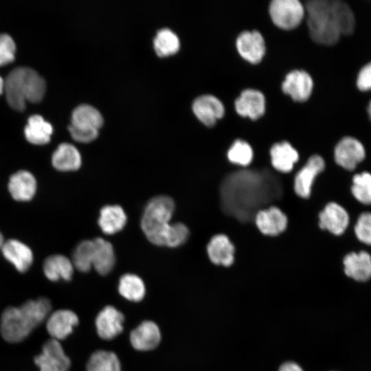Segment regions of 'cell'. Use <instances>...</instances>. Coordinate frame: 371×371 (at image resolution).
I'll use <instances>...</instances> for the list:
<instances>
[{
    "mask_svg": "<svg viewBox=\"0 0 371 371\" xmlns=\"http://www.w3.org/2000/svg\"><path fill=\"white\" fill-rule=\"evenodd\" d=\"M280 183L267 170H241L226 177L221 187L224 212L241 221L256 216L262 206L280 198Z\"/></svg>",
    "mask_w": 371,
    "mask_h": 371,
    "instance_id": "6da1fadb",
    "label": "cell"
},
{
    "mask_svg": "<svg viewBox=\"0 0 371 371\" xmlns=\"http://www.w3.org/2000/svg\"><path fill=\"white\" fill-rule=\"evenodd\" d=\"M52 305L44 297L29 300L18 307L10 306L1 314L0 332L10 343L24 340L49 315Z\"/></svg>",
    "mask_w": 371,
    "mask_h": 371,
    "instance_id": "7a4b0ae2",
    "label": "cell"
},
{
    "mask_svg": "<svg viewBox=\"0 0 371 371\" xmlns=\"http://www.w3.org/2000/svg\"><path fill=\"white\" fill-rule=\"evenodd\" d=\"M44 79L28 67H17L11 71L4 80L3 91L8 104L14 110L23 111L25 102H40L45 93Z\"/></svg>",
    "mask_w": 371,
    "mask_h": 371,
    "instance_id": "3957f363",
    "label": "cell"
},
{
    "mask_svg": "<svg viewBox=\"0 0 371 371\" xmlns=\"http://www.w3.org/2000/svg\"><path fill=\"white\" fill-rule=\"evenodd\" d=\"M307 25L311 39L316 43L331 46L341 34L333 0H312L306 3Z\"/></svg>",
    "mask_w": 371,
    "mask_h": 371,
    "instance_id": "277c9868",
    "label": "cell"
},
{
    "mask_svg": "<svg viewBox=\"0 0 371 371\" xmlns=\"http://www.w3.org/2000/svg\"><path fill=\"white\" fill-rule=\"evenodd\" d=\"M174 211L175 203L168 196L159 195L148 201L142 216L141 227L151 243L165 246Z\"/></svg>",
    "mask_w": 371,
    "mask_h": 371,
    "instance_id": "5b68a950",
    "label": "cell"
},
{
    "mask_svg": "<svg viewBox=\"0 0 371 371\" xmlns=\"http://www.w3.org/2000/svg\"><path fill=\"white\" fill-rule=\"evenodd\" d=\"M305 8L297 0H274L269 5L273 23L284 30L296 27L302 20Z\"/></svg>",
    "mask_w": 371,
    "mask_h": 371,
    "instance_id": "8992f818",
    "label": "cell"
},
{
    "mask_svg": "<svg viewBox=\"0 0 371 371\" xmlns=\"http://www.w3.org/2000/svg\"><path fill=\"white\" fill-rule=\"evenodd\" d=\"M40 371H69L71 361L59 341L50 339L42 346L41 353L34 357Z\"/></svg>",
    "mask_w": 371,
    "mask_h": 371,
    "instance_id": "52a82bcc",
    "label": "cell"
},
{
    "mask_svg": "<svg viewBox=\"0 0 371 371\" xmlns=\"http://www.w3.org/2000/svg\"><path fill=\"white\" fill-rule=\"evenodd\" d=\"M363 144L357 138L346 136L341 138L334 150L335 162L343 168L353 170L366 157Z\"/></svg>",
    "mask_w": 371,
    "mask_h": 371,
    "instance_id": "ba28073f",
    "label": "cell"
},
{
    "mask_svg": "<svg viewBox=\"0 0 371 371\" xmlns=\"http://www.w3.org/2000/svg\"><path fill=\"white\" fill-rule=\"evenodd\" d=\"M124 317L112 306L104 307L95 318V327L98 336L104 340H111L123 330Z\"/></svg>",
    "mask_w": 371,
    "mask_h": 371,
    "instance_id": "9c48e42d",
    "label": "cell"
},
{
    "mask_svg": "<svg viewBox=\"0 0 371 371\" xmlns=\"http://www.w3.org/2000/svg\"><path fill=\"white\" fill-rule=\"evenodd\" d=\"M313 88L311 76L305 71L294 70L289 73L282 85L283 92L296 102L308 99Z\"/></svg>",
    "mask_w": 371,
    "mask_h": 371,
    "instance_id": "30bf717a",
    "label": "cell"
},
{
    "mask_svg": "<svg viewBox=\"0 0 371 371\" xmlns=\"http://www.w3.org/2000/svg\"><path fill=\"white\" fill-rule=\"evenodd\" d=\"M236 47L240 55L253 64L259 63L265 53V40L258 31L241 32L236 39Z\"/></svg>",
    "mask_w": 371,
    "mask_h": 371,
    "instance_id": "8fae6325",
    "label": "cell"
},
{
    "mask_svg": "<svg viewBox=\"0 0 371 371\" xmlns=\"http://www.w3.org/2000/svg\"><path fill=\"white\" fill-rule=\"evenodd\" d=\"M325 167L324 159L319 155L311 157L305 166L297 172L294 181V190L302 198H308L315 177Z\"/></svg>",
    "mask_w": 371,
    "mask_h": 371,
    "instance_id": "7c38bea8",
    "label": "cell"
},
{
    "mask_svg": "<svg viewBox=\"0 0 371 371\" xmlns=\"http://www.w3.org/2000/svg\"><path fill=\"white\" fill-rule=\"evenodd\" d=\"M78 324V317L74 312L59 309L48 316L46 328L52 339L60 341L67 337Z\"/></svg>",
    "mask_w": 371,
    "mask_h": 371,
    "instance_id": "4fadbf2b",
    "label": "cell"
},
{
    "mask_svg": "<svg viewBox=\"0 0 371 371\" xmlns=\"http://www.w3.org/2000/svg\"><path fill=\"white\" fill-rule=\"evenodd\" d=\"M192 111L205 126H212L225 112L222 102L212 95H201L193 101Z\"/></svg>",
    "mask_w": 371,
    "mask_h": 371,
    "instance_id": "5bb4252c",
    "label": "cell"
},
{
    "mask_svg": "<svg viewBox=\"0 0 371 371\" xmlns=\"http://www.w3.org/2000/svg\"><path fill=\"white\" fill-rule=\"evenodd\" d=\"M319 227L337 236L346 230L350 221L347 211L335 202L328 203L319 213Z\"/></svg>",
    "mask_w": 371,
    "mask_h": 371,
    "instance_id": "9a60e30c",
    "label": "cell"
},
{
    "mask_svg": "<svg viewBox=\"0 0 371 371\" xmlns=\"http://www.w3.org/2000/svg\"><path fill=\"white\" fill-rule=\"evenodd\" d=\"M161 341L158 326L152 321H144L133 329L130 335L132 346L140 351H148L157 347Z\"/></svg>",
    "mask_w": 371,
    "mask_h": 371,
    "instance_id": "2e32d148",
    "label": "cell"
},
{
    "mask_svg": "<svg viewBox=\"0 0 371 371\" xmlns=\"http://www.w3.org/2000/svg\"><path fill=\"white\" fill-rule=\"evenodd\" d=\"M1 252L21 273L27 271L33 262V254L30 248L16 239L3 242Z\"/></svg>",
    "mask_w": 371,
    "mask_h": 371,
    "instance_id": "e0dca14e",
    "label": "cell"
},
{
    "mask_svg": "<svg viewBox=\"0 0 371 371\" xmlns=\"http://www.w3.org/2000/svg\"><path fill=\"white\" fill-rule=\"evenodd\" d=\"M235 109L240 115L257 120L265 111V96L258 90L246 89L236 100Z\"/></svg>",
    "mask_w": 371,
    "mask_h": 371,
    "instance_id": "ac0fdd59",
    "label": "cell"
},
{
    "mask_svg": "<svg viewBox=\"0 0 371 371\" xmlns=\"http://www.w3.org/2000/svg\"><path fill=\"white\" fill-rule=\"evenodd\" d=\"M8 190L16 201L31 200L36 190V181L34 176L27 170H19L10 177Z\"/></svg>",
    "mask_w": 371,
    "mask_h": 371,
    "instance_id": "d6986e66",
    "label": "cell"
},
{
    "mask_svg": "<svg viewBox=\"0 0 371 371\" xmlns=\"http://www.w3.org/2000/svg\"><path fill=\"white\" fill-rule=\"evenodd\" d=\"M344 272L356 281H366L371 278V256L366 251L350 252L343 260Z\"/></svg>",
    "mask_w": 371,
    "mask_h": 371,
    "instance_id": "ffe728a7",
    "label": "cell"
},
{
    "mask_svg": "<svg viewBox=\"0 0 371 371\" xmlns=\"http://www.w3.org/2000/svg\"><path fill=\"white\" fill-rule=\"evenodd\" d=\"M255 221L260 231L269 236L279 234L287 225L286 215L276 207L259 210L255 216Z\"/></svg>",
    "mask_w": 371,
    "mask_h": 371,
    "instance_id": "44dd1931",
    "label": "cell"
},
{
    "mask_svg": "<svg viewBox=\"0 0 371 371\" xmlns=\"http://www.w3.org/2000/svg\"><path fill=\"white\" fill-rule=\"evenodd\" d=\"M52 164L59 171H74L82 164V157L75 146L69 143L58 145L52 157Z\"/></svg>",
    "mask_w": 371,
    "mask_h": 371,
    "instance_id": "7402d4cb",
    "label": "cell"
},
{
    "mask_svg": "<svg viewBox=\"0 0 371 371\" xmlns=\"http://www.w3.org/2000/svg\"><path fill=\"white\" fill-rule=\"evenodd\" d=\"M207 251L210 259L216 265L227 267L234 262V246L225 235L213 236L209 242Z\"/></svg>",
    "mask_w": 371,
    "mask_h": 371,
    "instance_id": "603a6c76",
    "label": "cell"
},
{
    "mask_svg": "<svg viewBox=\"0 0 371 371\" xmlns=\"http://www.w3.org/2000/svg\"><path fill=\"white\" fill-rule=\"evenodd\" d=\"M93 241L94 250L92 267L100 275L111 272L115 263V256L112 245L102 238Z\"/></svg>",
    "mask_w": 371,
    "mask_h": 371,
    "instance_id": "cb8c5ba5",
    "label": "cell"
},
{
    "mask_svg": "<svg viewBox=\"0 0 371 371\" xmlns=\"http://www.w3.org/2000/svg\"><path fill=\"white\" fill-rule=\"evenodd\" d=\"M74 269L71 260L60 254L49 256L43 262L45 276L51 281H58L60 279L70 280Z\"/></svg>",
    "mask_w": 371,
    "mask_h": 371,
    "instance_id": "d4e9b609",
    "label": "cell"
},
{
    "mask_svg": "<svg viewBox=\"0 0 371 371\" xmlns=\"http://www.w3.org/2000/svg\"><path fill=\"white\" fill-rule=\"evenodd\" d=\"M126 221V214L121 206L108 205L100 210L98 225L104 234L111 235L121 231Z\"/></svg>",
    "mask_w": 371,
    "mask_h": 371,
    "instance_id": "484cf974",
    "label": "cell"
},
{
    "mask_svg": "<svg viewBox=\"0 0 371 371\" xmlns=\"http://www.w3.org/2000/svg\"><path fill=\"white\" fill-rule=\"evenodd\" d=\"M271 164L275 169L282 172L291 171L298 160V153L287 142L274 144L270 150Z\"/></svg>",
    "mask_w": 371,
    "mask_h": 371,
    "instance_id": "4316f807",
    "label": "cell"
},
{
    "mask_svg": "<svg viewBox=\"0 0 371 371\" xmlns=\"http://www.w3.org/2000/svg\"><path fill=\"white\" fill-rule=\"evenodd\" d=\"M52 133V126L39 115L30 116L24 129L27 140L36 145L47 144Z\"/></svg>",
    "mask_w": 371,
    "mask_h": 371,
    "instance_id": "83f0119b",
    "label": "cell"
},
{
    "mask_svg": "<svg viewBox=\"0 0 371 371\" xmlns=\"http://www.w3.org/2000/svg\"><path fill=\"white\" fill-rule=\"evenodd\" d=\"M71 124L99 130L104 124V119L96 108L88 104H82L72 111Z\"/></svg>",
    "mask_w": 371,
    "mask_h": 371,
    "instance_id": "f1b7e54d",
    "label": "cell"
},
{
    "mask_svg": "<svg viewBox=\"0 0 371 371\" xmlns=\"http://www.w3.org/2000/svg\"><path fill=\"white\" fill-rule=\"evenodd\" d=\"M153 47L158 56L167 57L179 50L180 41L172 30L164 27L157 32L153 39Z\"/></svg>",
    "mask_w": 371,
    "mask_h": 371,
    "instance_id": "f546056e",
    "label": "cell"
},
{
    "mask_svg": "<svg viewBox=\"0 0 371 371\" xmlns=\"http://www.w3.org/2000/svg\"><path fill=\"white\" fill-rule=\"evenodd\" d=\"M118 291L128 300L139 302L145 295L146 288L143 280L138 276L126 273L120 279Z\"/></svg>",
    "mask_w": 371,
    "mask_h": 371,
    "instance_id": "4dcf8cb0",
    "label": "cell"
},
{
    "mask_svg": "<svg viewBox=\"0 0 371 371\" xmlns=\"http://www.w3.org/2000/svg\"><path fill=\"white\" fill-rule=\"evenodd\" d=\"M87 371H121V365L114 352L98 350L91 355L87 364Z\"/></svg>",
    "mask_w": 371,
    "mask_h": 371,
    "instance_id": "1f68e13d",
    "label": "cell"
},
{
    "mask_svg": "<svg viewBox=\"0 0 371 371\" xmlns=\"http://www.w3.org/2000/svg\"><path fill=\"white\" fill-rule=\"evenodd\" d=\"M94 245L93 240H83L74 249L71 262L74 268L81 272H87L93 264Z\"/></svg>",
    "mask_w": 371,
    "mask_h": 371,
    "instance_id": "d6a6232c",
    "label": "cell"
},
{
    "mask_svg": "<svg viewBox=\"0 0 371 371\" xmlns=\"http://www.w3.org/2000/svg\"><path fill=\"white\" fill-rule=\"evenodd\" d=\"M351 192L361 204L371 205V174L365 171L355 175Z\"/></svg>",
    "mask_w": 371,
    "mask_h": 371,
    "instance_id": "836d02e7",
    "label": "cell"
},
{
    "mask_svg": "<svg viewBox=\"0 0 371 371\" xmlns=\"http://www.w3.org/2000/svg\"><path fill=\"white\" fill-rule=\"evenodd\" d=\"M341 35H350L355 28V17L350 6L339 0H333Z\"/></svg>",
    "mask_w": 371,
    "mask_h": 371,
    "instance_id": "e575fe53",
    "label": "cell"
},
{
    "mask_svg": "<svg viewBox=\"0 0 371 371\" xmlns=\"http://www.w3.org/2000/svg\"><path fill=\"white\" fill-rule=\"evenodd\" d=\"M227 157L229 160L234 164L247 166L252 160L253 150L247 142L238 139L229 149Z\"/></svg>",
    "mask_w": 371,
    "mask_h": 371,
    "instance_id": "d590c367",
    "label": "cell"
},
{
    "mask_svg": "<svg viewBox=\"0 0 371 371\" xmlns=\"http://www.w3.org/2000/svg\"><path fill=\"white\" fill-rule=\"evenodd\" d=\"M189 236L187 226L181 223H171L168 230L165 246L177 247L184 243Z\"/></svg>",
    "mask_w": 371,
    "mask_h": 371,
    "instance_id": "8d00e7d4",
    "label": "cell"
},
{
    "mask_svg": "<svg viewBox=\"0 0 371 371\" xmlns=\"http://www.w3.org/2000/svg\"><path fill=\"white\" fill-rule=\"evenodd\" d=\"M354 231L361 243L371 245V212H363L359 216Z\"/></svg>",
    "mask_w": 371,
    "mask_h": 371,
    "instance_id": "74e56055",
    "label": "cell"
},
{
    "mask_svg": "<svg viewBox=\"0 0 371 371\" xmlns=\"http://www.w3.org/2000/svg\"><path fill=\"white\" fill-rule=\"evenodd\" d=\"M16 45L12 38L7 34H0V66L14 60Z\"/></svg>",
    "mask_w": 371,
    "mask_h": 371,
    "instance_id": "f35d334b",
    "label": "cell"
},
{
    "mask_svg": "<svg viewBox=\"0 0 371 371\" xmlns=\"http://www.w3.org/2000/svg\"><path fill=\"white\" fill-rule=\"evenodd\" d=\"M68 130L71 137L80 143L91 142L95 139L99 134L97 128L79 126L71 124L68 126Z\"/></svg>",
    "mask_w": 371,
    "mask_h": 371,
    "instance_id": "ab89813d",
    "label": "cell"
},
{
    "mask_svg": "<svg viewBox=\"0 0 371 371\" xmlns=\"http://www.w3.org/2000/svg\"><path fill=\"white\" fill-rule=\"evenodd\" d=\"M356 86L361 92L371 91V61L359 69L356 78Z\"/></svg>",
    "mask_w": 371,
    "mask_h": 371,
    "instance_id": "60d3db41",
    "label": "cell"
},
{
    "mask_svg": "<svg viewBox=\"0 0 371 371\" xmlns=\"http://www.w3.org/2000/svg\"><path fill=\"white\" fill-rule=\"evenodd\" d=\"M278 371H303V370L297 363L289 361L282 364Z\"/></svg>",
    "mask_w": 371,
    "mask_h": 371,
    "instance_id": "b9f144b4",
    "label": "cell"
},
{
    "mask_svg": "<svg viewBox=\"0 0 371 371\" xmlns=\"http://www.w3.org/2000/svg\"><path fill=\"white\" fill-rule=\"evenodd\" d=\"M367 113H368V117L371 122V100H370L367 106Z\"/></svg>",
    "mask_w": 371,
    "mask_h": 371,
    "instance_id": "7bdbcfd3",
    "label": "cell"
},
{
    "mask_svg": "<svg viewBox=\"0 0 371 371\" xmlns=\"http://www.w3.org/2000/svg\"><path fill=\"white\" fill-rule=\"evenodd\" d=\"M4 88V80L0 76V95L3 93Z\"/></svg>",
    "mask_w": 371,
    "mask_h": 371,
    "instance_id": "ee69618b",
    "label": "cell"
},
{
    "mask_svg": "<svg viewBox=\"0 0 371 371\" xmlns=\"http://www.w3.org/2000/svg\"><path fill=\"white\" fill-rule=\"evenodd\" d=\"M3 242H4V240H3V235L0 232V251H1Z\"/></svg>",
    "mask_w": 371,
    "mask_h": 371,
    "instance_id": "f6af8a7d",
    "label": "cell"
}]
</instances>
